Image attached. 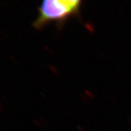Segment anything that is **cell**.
I'll return each mask as SVG.
<instances>
[{
	"label": "cell",
	"instance_id": "1",
	"mask_svg": "<svg viewBox=\"0 0 131 131\" xmlns=\"http://www.w3.org/2000/svg\"><path fill=\"white\" fill-rule=\"evenodd\" d=\"M83 0H42L33 26L37 29L49 24L62 25L80 13Z\"/></svg>",
	"mask_w": 131,
	"mask_h": 131
}]
</instances>
